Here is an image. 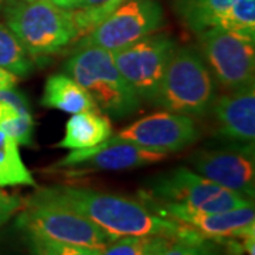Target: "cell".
Returning <instances> with one entry per match:
<instances>
[{
  "label": "cell",
  "mask_w": 255,
  "mask_h": 255,
  "mask_svg": "<svg viewBox=\"0 0 255 255\" xmlns=\"http://www.w3.org/2000/svg\"><path fill=\"white\" fill-rule=\"evenodd\" d=\"M9 219H10L9 216H0V227H1V226H4V224L9 221Z\"/></svg>",
  "instance_id": "cell-29"
},
{
  "label": "cell",
  "mask_w": 255,
  "mask_h": 255,
  "mask_svg": "<svg viewBox=\"0 0 255 255\" xmlns=\"http://www.w3.org/2000/svg\"><path fill=\"white\" fill-rule=\"evenodd\" d=\"M38 191L91 220L114 238L145 236L179 238L191 231L184 224L157 216L140 200L124 196L77 186H54Z\"/></svg>",
  "instance_id": "cell-1"
},
{
  "label": "cell",
  "mask_w": 255,
  "mask_h": 255,
  "mask_svg": "<svg viewBox=\"0 0 255 255\" xmlns=\"http://www.w3.org/2000/svg\"><path fill=\"white\" fill-rule=\"evenodd\" d=\"M234 0H177L176 9L184 24L196 33L214 26Z\"/></svg>",
  "instance_id": "cell-19"
},
{
  "label": "cell",
  "mask_w": 255,
  "mask_h": 255,
  "mask_svg": "<svg viewBox=\"0 0 255 255\" xmlns=\"http://www.w3.org/2000/svg\"><path fill=\"white\" fill-rule=\"evenodd\" d=\"M140 200L217 213L254 206V201L224 189L187 167H177L149 180Z\"/></svg>",
  "instance_id": "cell-5"
},
{
  "label": "cell",
  "mask_w": 255,
  "mask_h": 255,
  "mask_svg": "<svg viewBox=\"0 0 255 255\" xmlns=\"http://www.w3.org/2000/svg\"><path fill=\"white\" fill-rule=\"evenodd\" d=\"M64 73L91 95L101 112L122 119L139 110L140 98L124 78L108 50L100 47L75 50L64 64Z\"/></svg>",
  "instance_id": "cell-2"
},
{
  "label": "cell",
  "mask_w": 255,
  "mask_h": 255,
  "mask_svg": "<svg viewBox=\"0 0 255 255\" xmlns=\"http://www.w3.org/2000/svg\"><path fill=\"white\" fill-rule=\"evenodd\" d=\"M0 67L14 74L17 78H26L34 68L31 55L16 34L4 24H0Z\"/></svg>",
  "instance_id": "cell-20"
},
{
  "label": "cell",
  "mask_w": 255,
  "mask_h": 255,
  "mask_svg": "<svg viewBox=\"0 0 255 255\" xmlns=\"http://www.w3.org/2000/svg\"><path fill=\"white\" fill-rule=\"evenodd\" d=\"M140 201L157 216L184 224L206 238L221 241L226 238H246L248 236H255L254 206H247L228 211L206 213L172 204Z\"/></svg>",
  "instance_id": "cell-12"
},
{
  "label": "cell",
  "mask_w": 255,
  "mask_h": 255,
  "mask_svg": "<svg viewBox=\"0 0 255 255\" xmlns=\"http://www.w3.org/2000/svg\"><path fill=\"white\" fill-rule=\"evenodd\" d=\"M214 115L221 135L241 145H254L255 139V88L254 84L213 102Z\"/></svg>",
  "instance_id": "cell-14"
},
{
  "label": "cell",
  "mask_w": 255,
  "mask_h": 255,
  "mask_svg": "<svg viewBox=\"0 0 255 255\" xmlns=\"http://www.w3.org/2000/svg\"><path fill=\"white\" fill-rule=\"evenodd\" d=\"M40 104L50 110L68 114L98 110L91 95L67 74H55L47 78Z\"/></svg>",
  "instance_id": "cell-16"
},
{
  "label": "cell",
  "mask_w": 255,
  "mask_h": 255,
  "mask_svg": "<svg viewBox=\"0 0 255 255\" xmlns=\"http://www.w3.org/2000/svg\"><path fill=\"white\" fill-rule=\"evenodd\" d=\"M162 255H228V253L221 241L203 237L191 230L187 236L170 240Z\"/></svg>",
  "instance_id": "cell-23"
},
{
  "label": "cell",
  "mask_w": 255,
  "mask_h": 255,
  "mask_svg": "<svg viewBox=\"0 0 255 255\" xmlns=\"http://www.w3.org/2000/svg\"><path fill=\"white\" fill-rule=\"evenodd\" d=\"M170 240L159 236L121 237L104 247L100 255H162Z\"/></svg>",
  "instance_id": "cell-22"
},
{
  "label": "cell",
  "mask_w": 255,
  "mask_h": 255,
  "mask_svg": "<svg viewBox=\"0 0 255 255\" xmlns=\"http://www.w3.org/2000/svg\"><path fill=\"white\" fill-rule=\"evenodd\" d=\"M30 186L37 183L23 162L18 145L0 128V187Z\"/></svg>",
  "instance_id": "cell-18"
},
{
  "label": "cell",
  "mask_w": 255,
  "mask_h": 255,
  "mask_svg": "<svg viewBox=\"0 0 255 255\" xmlns=\"http://www.w3.org/2000/svg\"><path fill=\"white\" fill-rule=\"evenodd\" d=\"M214 100V80L201 55L190 47H176L153 102L170 112L199 117L209 112Z\"/></svg>",
  "instance_id": "cell-4"
},
{
  "label": "cell",
  "mask_w": 255,
  "mask_h": 255,
  "mask_svg": "<svg viewBox=\"0 0 255 255\" xmlns=\"http://www.w3.org/2000/svg\"><path fill=\"white\" fill-rule=\"evenodd\" d=\"M255 37V0H234L211 28Z\"/></svg>",
  "instance_id": "cell-21"
},
{
  "label": "cell",
  "mask_w": 255,
  "mask_h": 255,
  "mask_svg": "<svg viewBox=\"0 0 255 255\" xmlns=\"http://www.w3.org/2000/svg\"><path fill=\"white\" fill-rule=\"evenodd\" d=\"M176 47L170 36L153 33L112 51V58L140 101L153 102Z\"/></svg>",
  "instance_id": "cell-8"
},
{
  "label": "cell",
  "mask_w": 255,
  "mask_h": 255,
  "mask_svg": "<svg viewBox=\"0 0 255 255\" xmlns=\"http://www.w3.org/2000/svg\"><path fill=\"white\" fill-rule=\"evenodd\" d=\"M21 204H23V200H20L14 196H9L0 187V216L11 217L17 210L21 209Z\"/></svg>",
  "instance_id": "cell-25"
},
{
  "label": "cell",
  "mask_w": 255,
  "mask_h": 255,
  "mask_svg": "<svg viewBox=\"0 0 255 255\" xmlns=\"http://www.w3.org/2000/svg\"><path fill=\"white\" fill-rule=\"evenodd\" d=\"M51 1H53L54 4H57V6L63 7V9H70L74 0H51Z\"/></svg>",
  "instance_id": "cell-28"
},
{
  "label": "cell",
  "mask_w": 255,
  "mask_h": 255,
  "mask_svg": "<svg viewBox=\"0 0 255 255\" xmlns=\"http://www.w3.org/2000/svg\"><path fill=\"white\" fill-rule=\"evenodd\" d=\"M27 236L28 246L33 255H100L101 248H92V247L74 246V244H65L54 240H48L44 237H38L34 234H26Z\"/></svg>",
  "instance_id": "cell-24"
},
{
  "label": "cell",
  "mask_w": 255,
  "mask_h": 255,
  "mask_svg": "<svg viewBox=\"0 0 255 255\" xmlns=\"http://www.w3.org/2000/svg\"><path fill=\"white\" fill-rule=\"evenodd\" d=\"M23 1H34V0H23Z\"/></svg>",
  "instance_id": "cell-31"
},
{
  "label": "cell",
  "mask_w": 255,
  "mask_h": 255,
  "mask_svg": "<svg viewBox=\"0 0 255 255\" xmlns=\"http://www.w3.org/2000/svg\"><path fill=\"white\" fill-rule=\"evenodd\" d=\"M112 135V124L100 110L73 114L65 124L63 139L58 147L77 150L98 145Z\"/></svg>",
  "instance_id": "cell-15"
},
{
  "label": "cell",
  "mask_w": 255,
  "mask_h": 255,
  "mask_svg": "<svg viewBox=\"0 0 255 255\" xmlns=\"http://www.w3.org/2000/svg\"><path fill=\"white\" fill-rule=\"evenodd\" d=\"M189 163L196 173L254 201V146H248L247 150H200L190 156Z\"/></svg>",
  "instance_id": "cell-13"
},
{
  "label": "cell",
  "mask_w": 255,
  "mask_h": 255,
  "mask_svg": "<svg viewBox=\"0 0 255 255\" xmlns=\"http://www.w3.org/2000/svg\"><path fill=\"white\" fill-rule=\"evenodd\" d=\"M4 16L7 27L34 60L57 54L78 40L73 11L51 0L18 1L6 9Z\"/></svg>",
  "instance_id": "cell-3"
},
{
  "label": "cell",
  "mask_w": 255,
  "mask_h": 255,
  "mask_svg": "<svg viewBox=\"0 0 255 255\" xmlns=\"http://www.w3.org/2000/svg\"><path fill=\"white\" fill-rule=\"evenodd\" d=\"M0 128L17 145L33 146L34 121L26 97L14 88L0 91Z\"/></svg>",
  "instance_id": "cell-17"
},
{
  "label": "cell",
  "mask_w": 255,
  "mask_h": 255,
  "mask_svg": "<svg viewBox=\"0 0 255 255\" xmlns=\"http://www.w3.org/2000/svg\"><path fill=\"white\" fill-rule=\"evenodd\" d=\"M17 226L26 234L101 250L117 240L91 220L43 196L40 191L23 200Z\"/></svg>",
  "instance_id": "cell-6"
},
{
  "label": "cell",
  "mask_w": 255,
  "mask_h": 255,
  "mask_svg": "<svg viewBox=\"0 0 255 255\" xmlns=\"http://www.w3.org/2000/svg\"><path fill=\"white\" fill-rule=\"evenodd\" d=\"M3 1H4V0H0V7L3 6Z\"/></svg>",
  "instance_id": "cell-30"
},
{
  "label": "cell",
  "mask_w": 255,
  "mask_h": 255,
  "mask_svg": "<svg viewBox=\"0 0 255 255\" xmlns=\"http://www.w3.org/2000/svg\"><path fill=\"white\" fill-rule=\"evenodd\" d=\"M199 43L221 85L238 90L254 84L255 37L214 27L200 31Z\"/></svg>",
  "instance_id": "cell-10"
},
{
  "label": "cell",
  "mask_w": 255,
  "mask_h": 255,
  "mask_svg": "<svg viewBox=\"0 0 255 255\" xmlns=\"http://www.w3.org/2000/svg\"><path fill=\"white\" fill-rule=\"evenodd\" d=\"M110 1L111 0H74L70 9H95Z\"/></svg>",
  "instance_id": "cell-27"
},
{
  "label": "cell",
  "mask_w": 255,
  "mask_h": 255,
  "mask_svg": "<svg viewBox=\"0 0 255 255\" xmlns=\"http://www.w3.org/2000/svg\"><path fill=\"white\" fill-rule=\"evenodd\" d=\"M199 135V129L190 117L163 111L130 124L115 136L167 155L193 145Z\"/></svg>",
  "instance_id": "cell-11"
},
{
  "label": "cell",
  "mask_w": 255,
  "mask_h": 255,
  "mask_svg": "<svg viewBox=\"0 0 255 255\" xmlns=\"http://www.w3.org/2000/svg\"><path fill=\"white\" fill-rule=\"evenodd\" d=\"M163 21V9L157 0H130L114 10L91 33L81 37L75 50L100 47L112 53L156 33Z\"/></svg>",
  "instance_id": "cell-7"
},
{
  "label": "cell",
  "mask_w": 255,
  "mask_h": 255,
  "mask_svg": "<svg viewBox=\"0 0 255 255\" xmlns=\"http://www.w3.org/2000/svg\"><path fill=\"white\" fill-rule=\"evenodd\" d=\"M166 156L111 135L92 147L71 150V153L55 162L50 170L67 177H80L91 172H121L152 166Z\"/></svg>",
  "instance_id": "cell-9"
},
{
  "label": "cell",
  "mask_w": 255,
  "mask_h": 255,
  "mask_svg": "<svg viewBox=\"0 0 255 255\" xmlns=\"http://www.w3.org/2000/svg\"><path fill=\"white\" fill-rule=\"evenodd\" d=\"M17 77L14 74H11L7 70L0 67V91L1 90H7V88H14L17 84Z\"/></svg>",
  "instance_id": "cell-26"
}]
</instances>
